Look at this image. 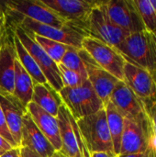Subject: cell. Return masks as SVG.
I'll list each match as a JSON object with an SVG mask.
<instances>
[{"instance_id":"2","label":"cell","mask_w":156,"mask_h":157,"mask_svg":"<svg viewBox=\"0 0 156 157\" xmlns=\"http://www.w3.org/2000/svg\"><path fill=\"white\" fill-rule=\"evenodd\" d=\"M88 153H114L105 109L76 121ZM115 154V153H114Z\"/></svg>"},{"instance_id":"26","label":"cell","mask_w":156,"mask_h":157,"mask_svg":"<svg viewBox=\"0 0 156 157\" xmlns=\"http://www.w3.org/2000/svg\"><path fill=\"white\" fill-rule=\"evenodd\" d=\"M140 13L145 29L154 32L156 30V11L150 0H133Z\"/></svg>"},{"instance_id":"13","label":"cell","mask_w":156,"mask_h":157,"mask_svg":"<svg viewBox=\"0 0 156 157\" xmlns=\"http://www.w3.org/2000/svg\"><path fill=\"white\" fill-rule=\"evenodd\" d=\"M104 6L111 21L129 34L145 29L133 0L104 1Z\"/></svg>"},{"instance_id":"17","label":"cell","mask_w":156,"mask_h":157,"mask_svg":"<svg viewBox=\"0 0 156 157\" xmlns=\"http://www.w3.org/2000/svg\"><path fill=\"white\" fill-rule=\"evenodd\" d=\"M27 111L39 130L51 144L55 151H60L62 148V142L57 118L44 111L32 101L28 104Z\"/></svg>"},{"instance_id":"1","label":"cell","mask_w":156,"mask_h":157,"mask_svg":"<svg viewBox=\"0 0 156 157\" xmlns=\"http://www.w3.org/2000/svg\"><path fill=\"white\" fill-rule=\"evenodd\" d=\"M127 62L148 71L156 80V40L147 29L129 34L116 48Z\"/></svg>"},{"instance_id":"10","label":"cell","mask_w":156,"mask_h":157,"mask_svg":"<svg viewBox=\"0 0 156 157\" xmlns=\"http://www.w3.org/2000/svg\"><path fill=\"white\" fill-rule=\"evenodd\" d=\"M57 121L62 142L60 152L68 157H90L84 144L76 120L63 104L59 108Z\"/></svg>"},{"instance_id":"4","label":"cell","mask_w":156,"mask_h":157,"mask_svg":"<svg viewBox=\"0 0 156 157\" xmlns=\"http://www.w3.org/2000/svg\"><path fill=\"white\" fill-rule=\"evenodd\" d=\"M15 35L32 56L38 67L45 76L48 85L57 93L63 88V85L60 76L57 63L40 48V46L33 40L30 33L17 24H10Z\"/></svg>"},{"instance_id":"32","label":"cell","mask_w":156,"mask_h":157,"mask_svg":"<svg viewBox=\"0 0 156 157\" xmlns=\"http://www.w3.org/2000/svg\"><path fill=\"white\" fill-rule=\"evenodd\" d=\"M14 148L8 142H6L1 135H0V152L2 153H6V151L10 150Z\"/></svg>"},{"instance_id":"31","label":"cell","mask_w":156,"mask_h":157,"mask_svg":"<svg viewBox=\"0 0 156 157\" xmlns=\"http://www.w3.org/2000/svg\"><path fill=\"white\" fill-rule=\"evenodd\" d=\"M0 157H21L20 155V147H14L6 153H4Z\"/></svg>"},{"instance_id":"22","label":"cell","mask_w":156,"mask_h":157,"mask_svg":"<svg viewBox=\"0 0 156 157\" xmlns=\"http://www.w3.org/2000/svg\"><path fill=\"white\" fill-rule=\"evenodd\" d=\"M13 40H14L17 59L20 63V64L23 66V68L27 71V73L30 75V77L33 80V83L34 84L48 85V82H47L45 76L43 75V74L41 73V71L38 67V65L35 63L34 59L29 53V52L23 46V44L20 42L18 38L15 35V33H14V36H13Z\"/></svg>"},{"instance_id":"37","label":"cell","mask_w":156,"mask_h":157,"mask_svg":"<svg viewBox=\"0 0 156 157\" xmlns=\"http://www.w3.org/2000/svg\"><path fill=\"white\" fill-rule=\"evenodd\" d=\"M150 1H151V3H152L153 6L154 7V9H155V11H156V0H150Z\"/></svg>"},{"instance_id":"15","label":"cell","mask_w":156,"mask_h":157,"mask_svg":"<svg viewBox=\"0 0 156 157\" xmlns=\"http://www.w3.org/2000/svg\"><path fill=\"white\" fill-rule=\"evenodd\" d=\"M150 122L143 124L124 119L120 155L145 153L148 150Z\"/></svg>"},{"instance_id":"3","label":"cell","mask_w":156,"mask_h":157,"mask_svg":"<svg viewBox=\"0 0 156 157\" xmlns=\"http://www.w3.org/2000/svg\"><path fill=\"white\" fill-rule=\"evenodd\" d=\"M62 103L77 121L105 108L88 79L76 87H63L59 93Z\"/></svg>"},{"instance_id":"8","label":"cell","mask_w":156,"mask_h":157,"mask_svg":"<svg viewBox=\"0 0 156 157\" xmlns=\"http://www.w3.org/2000/svg\"><path fill=\"white\" fill-rule=\"evenodd\" d=\"M71 27L88 36V21L97 1L42 0Z\"/></svg>"},{"instance_id":"6","label":"cell","mask_w":156,"mask_h":157,"mask_svg":"<svg viewBox=\"0 0 156 157\" xmlns=\"http://www.w3.org/2000/svg\"><path fill=\"white\" fill-rule=\"evenodd\" d=\"M82 48L100 68L107 71L120 81H124V66L126 60L115 47L87 36L83 40Z\"/></svg>"},{"instance_id":"16","label":"cell","mask_w":156,"mask_h":157,"mask_svg":"<svg viewBox=\"0 0 156 157\" xmlns=\"http://www.w3.org/2000/svg\"><path fill=\"white\" fill-rule=\"evenodd\" d=\"M20 147H25L41 157H51L56 151L34 123L27 111L23 117Z\"/></svg>"},{"instance_id":"24","label":"cell","mask_w":156,"mask_h":157,"mask_svg":"<svg viewBox=\"0 0 156 157\" xmlns=\"http://www.w3.org/2000/svg\"><path fill=\"white\" fill-rule=\"evenodd\" d=\"M60 63L71 70L77 72L86 78H87L86 66L89 64L97 65L91 58V56L83 48L75 49L74 47L69 48V50L63 55Z\"/></svg>"},{"instance_id":"12","label":"cell","mask_w":156,"mask_h":157,"mask_svg":"<svg viewBox=\"0 0 156 157\" xmlns=\"http://www.w3.org/2000/svg\"><path fill=\"white\" fill-rule=\"evenodd\" d=\"M146 109L156 103V80L145 69L126 61L124 81Z\"/></svg>"},{"instance_id":"34","label":"cell","mask_w":156,"mask_h":157,"mask_svg":"<svg viewBox=\"0 0 156 157\" xmlns=\"http://www.w3.org/2000/svg\"><path fill=\"white\" fill-rule=\"evenodd\" d=\"M90 157H118V155H115L114 153L102 152V153H94V154H91Z\"/></svg>"},{"instance_id":"20","label":"cell","mask_w":156,"mask_h":157,"mask_svg":"<svg viewBox=\"0 0 156 157\" xmlns=\"http://www.w3.org/2000/svg\"><path fill=\"white\" fill-rule=\"evenodd\" d=\"M33 85L34 83L32 78L16 58L13 97L15 100H17L22 107L26 109L28 104L32 100Z\"/></svg>"},{"instance_id":"21","label":"cell","mask_w":156,"mask_h":157,"mask_svg":"<svg viewBox=\"0 0 156 157\" xmlns=\"http://www.w3.org/2000/svg\"><path fill=\"white\" fill-rule=\"evenodd\" d=\"M41 109L57 118L60 106L63 104L59 94L49 85L34 84L32 100Z\"/></svg>"},{"instance_id":"11","label":"cell","mask_w":156,"mask_h":157,"mask_svg":"<svg viewBox=\"0 0 156 157\" xmlns=\"http://www.w3.org/2000/svg\"><path fill=\"white\" fill-rule=\"evenodd\" d=\"M109 101L124 119L136 122L149 124V117L143 102L123 81H119Z\"/></svg>"},{"instance_id":"5","label":"cell","mask_w":156,"mask_h":157,"mask_svg":"<svg viewBox=\"0 0 156 157\" xmlns=\"http://www.w3.org/2000/svg\"><path fill=\"white\" fill-rule=\"evenodd\" d=\"M10 17H12L10 24H17L22 29L35 35L50 39L51 40L74 47L75 49H82L83 40L84 38L87 37L85 33L71 27L55 28L14 14H10Z\"/></svg>"},{"instance_id":"19","label":"cell","mask_w":156,"mask_h":157,"mask_svg":"<svg viewBox=\"0 0 156 157\" xmlns=\"http://www.w3.org/2000/svg\"><path fill=\"white\" fill-rule=\"evenodd\" d=\"M87 79L104 106L109 101L111 93L120 81L115 76L96 64L86 66Z\"/></svg>"},{"instance_id":"33","label":"cell","mask_w":156,"mask_h":157,"mask_svg":"<svg viewBox=\"0 0 156 157\" xmlns=\"http://www.w3.org/2000/svg\"><path fill=\"white\" fill-rule=\"evenodd\" d=\"M20 155H21V157H41L40 155L35 154L34 152L25 147H20Z\"/></svg>"},{"instance_id":"25","label":"cell","mask_w":156,"mask_h":157,"mask_svg":"<svg viewBox=\"0 0 156 157\" xmlns=\"http://www.w3.org/2000/svg\"><path fill=\"white\" fill-rule=\"evenodd\" d=\"M26 30V29H25ZM28 31V30H27ZM31 37L33 38V40L40 46V48L58 64L61 63L63 55L65 54V52L69 50V48L71 46L51 40L50 39L41 37V36H38L35 35L31 32H29Z\"/></svg>"},{"instance_id":"7","label":"cell","mask_w":156,"mask_h":157,"mask_svg":"<svg viewBox=\"0 0 156 157\" xmlns=\"http://www.w3.org/2000/svg\"><path fill=\"white\" fill-rule=\"evenodd\" d=\"M2 5L6 12L9 14L28 17L55 28L71 27L57 13L46 6L42 0H12L4 2Z\"/></svg>"},{"instance_id":"9","label":"cell","mask_w":156,"mask_h":157,"mask_svg":"<svg viewBox=\"0 0 156 157\" xmlns=\"http://www.w3.org/2000/svg\"><path fill=\"white\" fill-rule=\"evenodd\" d=\"M128 35L108 17L104 1H97L88 21V36L117 48Z\"/></svg>"},{"instance_id":"36","label":"cell","mask_w":156,"mask_h":157,"mask_svg":"<svg viewBox=\"0 0 156 157\" xmlns=\"http://www.w3.org/2000/svg\"><path fill=\"white\" fill-rule=\"evenodd\" d=\"M51 157H68V156H66L65 155H63L62 152H60V151H56L52 155Z\"/></svg>"},{"instance_id":"29","label":"cell","mask_w":156,"mask_h":157,"mask_svg":"<svg viewBox=\"0 0 156 157\" xmlns=\"http://www.w3.org/2000/svg\"><path fill=\"white\" fill-rule=\"evenodd\" d=\"M0 135L6 142H8L13 147H17L16 143L14 142L12 136H11L7 127H6V121H5V117H4V113H3L1 106H0Z\"/></svg>"},{"instance_id":"28","label":"cell","mask_w":156,"mask_h":157,"mask_svg":"<svg viewBox=\"0 0 156 157\" xmlns=\"http://www.w3.org/2000/svg\"><path fill=\"white\" fill-rule=\"evenodd\" d=\"M150 122L148 150L152 157H156V103L146 109Z\"/></svg>"},{"instance_id":"39","label":"cell","mask_w":156,"mask_h":157,"mask_svg":"<svg viewBox=\"0 0 156 157\" xmlns=\"http://www.w3.org/2000/svg\"><path fill=\"white\" fill-rule=\"evenodd\" d=\"M154 37H155V40H156V30L154 32Z\"/></svg>"},{"instance_id":"41","label":"cell","mask_w":156,"mask_h":157,"mask_svg":"<svg viewBox=\"0 0 156 157\" xmlns=\"http://www.w3.org/2000/svg\"><path fill=\"white\" fill-rule=\"evenodd\" d=\"M3 154H4V153H2V152H0V156H1V155H2Z\"/></svg>"},{"instance_id":"40","label":"cell","mask_w":156,"mask_h":157,"mask_svg":"<svg viewBox=\"0 0 156 157\" xmlns=\"http://www.w3.org/2000/svg\"><path fill=\"white\" fill-rule=\"evenodd\" d=\"M3 35H4V34H3ZM1 40H2V36L0 37V45H1Z\"/></svg>"},{"instance_id":"27","label":"cell","mask_w":156,"mask_h":157,"mask_svg":"<svg viewBox=\"0 0 156 157\" xmlns=\"http://www.w3.org/2000/svg\"><path fill=\"white\" fill-rule=\"evenodd\" d=\"M57 65L63 87H76L83 85L87 80V78L82 76L77 72L65 67L62 63H58Z\"/></svg>"},{"instance_id":"30","label":"cell","mask_w":156,"mask_h":157,"mask_svg":"<svg viewBox=\"0 0 156 157\" xmlns=\"http://www.w3.org/2000/svg\"><path fill=\"white\" fill-rule=\"evenodd\" d=\"M7 22H8V17L6 15V12L4 6L2 7L1 4H0V37L3 36V34L9 28Z\"/></svg>"},{"instance_id":"23","label":"cell","mask_w":156,"mask_h":157,"mask_svg":"<svg viewBox=\"0 0 156 157\" xmlns=\"http://www.w3.org/2000/svg\"><path fill=\"white\" fill-rule=\"evenodd\" d=\"M104 109L107 115V122L112 140L113 150L115 155H119L120 151L121 136L124 129V118L110 101L108 102Z\"/></svg>"},{"instance_id":"14","label":"cell","mask_w":156,"mask_h":157,"mask_svg":"<svg viewBox=\"0 0 156 157\" xmlns=\"http://www.w3.org/2000/svg\"><path fill=\"white\" fill-rule=\"evenodd\" d=\"M14 32L9 26L4 33L0 45V95L15 100L14 79H15V60L17 58L13 40ZM17 101V100H16Z\"/></svg>"},{"instance_id":"18","label":"cell","mask_w":156,"mask_h":157,"mask_svg":"<svg viewBox=\"0 0 156 157\" xmlns=\"http://www.w3.org/2000/svg\"><path fill=\"white\" fill-rule=\"evenodd\" d=\"M0 106L4 113L6 127L17 146L20 147L23 117L27 112V109L22 107L17 101L9 99L1 95Z\"/></svg>"},{"instance_id":"35","label":"cell","mask_w":156,"mask_h":157,"mask_svg":"<svg viewBox=\"0 0 156 157\" xmlns=\"http://www.w3.org/2000/svg\"><path fill=\"white\" fill-rule=\"evenodd\" d=\"M148 155V150L145 153H135V154H123L119 155L118 157H147Z\"/></svg>"},{"instance_id":"38","label":"cell","mask_w":156,"mask_h":157,"mask_svg":"<svg viewBox=\"0 0 156 157\" xmlns=\"http://www.w3.org/2000/svg\"><path fill=\"white\" fill-rule=\"evenodd\" d=\"M147 157H152L151 155H150V153H149V150H148V155H147Z\"/></svg>"}]
</instances>
